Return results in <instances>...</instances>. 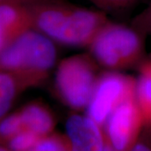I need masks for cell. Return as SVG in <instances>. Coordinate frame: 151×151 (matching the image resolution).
Segmentation results:
<instances>
[{
  "instance_id": "cell-10",
  "label": "cell",
  "mask_w": 151,
  "mask_h": 151,
  "mask_svg": "<svg viewBox=\"0 0 151 151\" xmlns=\"http://www.w3.org/2000/svg\"><path fill=\"white\" fill-rule=\"evenodd\" d=\"M0 23L15 36L33 29L30 6L19 4H1Z\"/></svg>"
},
{
  "instance_id": "cell-1",
  "label": "cell",
  "mask_w": 151,
  "mask_h": 151,
  "mask_svg": "<svg viewBox=\"0 0 151 151\" xmlns=\"http://www.w3.org/2000/svg\"><path fill=\"white\" fill-rule=\"evenodd\" d=\"M33 29L55 44L69 47H88L103 25L107 14L56 0L30 6Z\"/></svg>"
},
{
  "instance_id": "cell-21",
  "label": "cell",
  "mask_w": 151,
  "mask_h": 151,
  "mask_svg": "<svg viewBox=\"0 0 151 151\" xmlns=\"http://www.w3.org/2000/svg\"><path fill=\"white\" fill-rule=\"evenodd\" d=\"M104 151H117V150H115L112 146L109 145L108 143H107V144H106V146H105V148H104Z\"/></svg>"
},
{
  "instance_id": "cell-17",
  "label": "cell",
  "mask_w": 151,
  "mask_h": 151,
  "mask_svg": "<svg viewBox=\"0 0 151 151\" xmlns=\"http://www.w3.org/2000/svg\"><path fill=\"white\" fill-rule=\"evenodd\" d=\"M16 37L0 23V52Z\"/></svg>"
},
{
  "instance_id": "cell-11",
  "label": "cell",
  "mask_w": 151,
  "mask_h": 151,
  "mask_svg": "<svg viewBox=\"0 0 151 151\" xmlns=\"http://www.w3.org/2000/svg\"><path fill=\"white\" fill-rule=\"evenodd\" d=\"M136 99L144 120L151 123V59L144 60L139 65L136 78Z\"/></svg>"
},
{
  "instance_id": "cell-13",
  "label": "cell",
  "mask_w": 151,
  "mask_h": 151,
  "mask_svg": "<svg viewBox=\"0 0 151 151\" xmlns=\"http://www.w3.org/2000/svg\"><path fill=\"white\" fill-rule=\"evenodd\" d=\"M41 139L39 135L28 129H23L7 142L10 151H29Z\"/></svg>"
},
{
  "instance_id": "cell-16",
  "label": "cell",
  "mask_w": 151,
  "mask_h": 151,
  "mask_svg": "<svg viewBox=\"0 0 151 151\" xmlns=\"http://www.w3.org/2000/svg\"><path fill=\"white\" fill-rule=\"evenodd\" d=\"M133 26L143 35H151V2L135 17L133 21Z\"/></svg>"
},
{
  "instance_id": "cell-18",
  "label": "cell",
  "mask_w": 151,
  "mask_h": 151,
  "mask_svg": "<svg viewBox=\"0 0 151 151\" xmlns=\"http://www.w3.org/2000/svg\"><path fill=\"white\" fill-rule=\"evenodd\" d=\"M50 1H56V0H0L1 4H19L24 5L32 6L41 3L50 2Z\"/></svg>"
},
{
  "instance_id": "cell-8",
  "label": "cell",
  "mask_w": 151,
  "mask_h": 151,
  "mask_svg": "<svg viewBox=\"0 0 151 151\" xmlns=\"http://www.w3.org/2000/svg\"><path fill=\"white\" fill-rule=\"evenodd\" d=\"M41 85L40 81L32 76L0 70V119L10 113L22 93Z\"/></svg>"
},
{
  "instance_id": "cell-5",
  "label": "cell",
  "mask_w": 151,
  "mask_h": 151,
  "mask_svg": "<svg viewBox=\"0 0 151 151\" xmlns=\"http://www.w3.org/2000/svg\"><path fill=\"white\" fill-rule=\"evenodd\" d=\"M136 96V78L120 71L106 70L100 74L86 115L102 126L116 107Z\"/></svg>"
},
{
  "instance_id": "cell-9",
  "label": "cell",
  "mask_w": 151,
  "mask_h": 151,
  "mask_svg": "<svg viewBox=\"0 0 151 151\" xmlns=\"http://www.w3.org/2000/svg\"><path fill=\"white\" fill-rule=\"evenodd\" d=\"M18 111L24 129L30 130L41 138L48 136L53 129V116L42 103H29Z\"/></svg>"
},
{
  "instance_id": "cell-7",
  "label": "cell",
  "mask_w": 151,
  "mask_h": 151,
  "mask_svg": "<svg viewBox=\"0 0 151 151\" xmlns=\"http://www.w3.org/2000/svg\"><path fill=\"white\" fill-rule=\"evenodd\" d=\"M70 151H104L105 139L100 125L87 115L72 114L65 122Z\"/></svg>"
},
{
  "instance_id": "cell-2",
  "label": "cell",
  "mask_w": 151,
  "mask_h": 151,
  "mask_svg": "<svg viewBox=\"0 0 151 151\" xmlns=\"http://www.w3.org/2000/svg\"><path fill=\"white\" fill-rule=\"evenodd\" d=\"M57 60L54 41L35 29L14 38L0 52V70L32 76L42 84Z\"/></svg>"
},
{
  "instance_id": "cell-14",
  "label": "cell",
  "mask_w": 151,
  "mask_h": 151,
  "mask_svg": "<svg viewBox=\"0 0 151 151\" xmlns=\"http://www.w3.org/2000/svg\"><path fill=\"white\" fill-rule=\"evenodd\" d=\"M29 151H70L67 142L59 136H45Z\"/></svg>"
},
{
  "instance_id": "cell-4",
  "label": "cell",
  "mask_w": 151,
  "mask_h": 151,
  "mask_svg": "<svg viewBox=\"0 0 151 151\" xmlns=\"http://www.w3.org/2000/svg\"><path fill=\"white\" fill-rule=\"evenodd\" d=\"M99 65L90 54H78L63 59L55 75V89L67 107L81 110L87 107L100 73Z\"/></svg>"
},
{
  "instance_id": "cell-20",
  "label": "cell",
  "mask_w": 151,
  "mask_h": 151,
  "mask_svg": "<svg viewBox=\"0 0 151 151\" xmlns=\"http://www.w3.org/2000/svg\"><path fill=\"white\" fill-rule=\"evenodd\" d=\"M0 151H10L8 146L4 144H0Z\"/></svg>"
},
{
  "instance_id": "cell-3",
  "label": "cell",
  "mask_w": 151,
  "mask_h": 151,
  "mask_svg": "<svg viewBox=\"0 0 151 151\" xmlns=\"http://www.w3.org/2000/svg\"><path fill=\"white\" fill-rule=\"evenodd\" d=\"M144 35L133 25L107 22L87 47L89 54L100 67L120 71L144 60Z\"/></svg>"
},
{
  "instance_id": "cell-15",
  "label": "cell",
  "mask_w": 151,
  "mask_h": 151,
  "mask_svg": "<svg viewBox=\"0 0 151 151\" xmlns=\"http://www.w3.org/2000/svg\"><path fill=\"white\" fill-rule=\"evenodd\" d=\"M96 6L97 9L107 12H119L133 6L138 0H87Z\"/></svg>"
},
{
  "instance_id": "cell-12",
  "label": "cell",
  "mask_w": 151,
  "mask_h": 151,
  "mask_svg": "<svg viewBox=\"0 0 151 151\" xmlns=\"http://www.w3.org/2000/svg\"><path fill=\"white\" fill-rule=\"evenodd\" d=\"M24 129L19 111L9 113L0 119V144L7 142L21 130Z\"/></svg>"
},
{
  "instance_id": "cell-6",
  "label": "cell",
  "mask_w": 151,
  "mask_h": 151,
  "mask_svg": "<svg viewBox=\"0 0 151 151\" xmlns=\"http://www.w3.org/2000/svg\"><path fill=\"white\" fill-rule=\"evenodd\" d=\"M145 121L136 96L120 103L104 123L108 144L117 151L133 146L142 122Z\"/></svg>"
},
{
  "instance_id": "cell-19",
  "label": "cell",
  "mask_w": 151,
  "mask_h": 151,
  "mask_svg": "<svg viewBox=\"0 0 151 151\" xmlns=\"http://www.w3.org/2000/svg\"><path fill=\"white\" fill-rule=\"evenodd\" d=\"M128 151H151V148L145 144L138 143L132 146Z\"/></svg>"
}]
</instances>
